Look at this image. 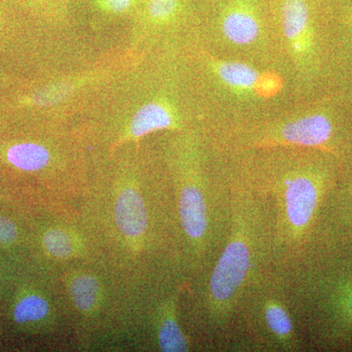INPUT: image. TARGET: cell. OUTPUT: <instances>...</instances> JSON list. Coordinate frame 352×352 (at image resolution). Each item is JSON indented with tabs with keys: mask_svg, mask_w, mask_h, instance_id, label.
Here are the masks:
<instances>
[{
	"mask_svg": "<svg viewBox=\"0 0 352 352\" xmlns=\"http://www.w3.org/2000/svg\"><path fill=\"white\" fill-rule=\"evenodd\" d=\"M102 160L105 164L94 175L88 170L87 189L78 206V219L99 263L122 286L187 277L175 203L161 160L155 168L142 144L124 146Z\"/></svg>",
	"mask_w": 352,
	"mask_h": 352,
	"instance_id": "1",
	"label": "cell"
},
{
	"mask_svg": "<svg viewBox=\"0 0 352 352\" xmlns=\"http://www.w3.org/2000/svg\"><path fill=\"white\" fill-rule=\"evenodd\" d=\"M317 150L267 148L241 151L231 170L267 203L275 267L293 263L314 239L322 210L338 182Z\"/></svg>",
	"mask_w": 352,
	"mask_h": 352,
	"instance_id": "2",
	"label": "cell"
},
{
	"mask_svg": "<svg viewBox=\"0 0 352 352\" xmlns=\"http://www.w3.org/2000/svg\"><path fill=\"white\" fill-rule=\"evenodd\" d=\"M230 227L223 247L200 277L188 283L192 319L201 332L226 333L245 289L274 266L273 227L267 203L229 170Z\"/></svg>",
	"mask_w": 352,
	"mask_h": 352,
	"instance_id": "3",
	"label": "cell"
},
{
	"mask_svg": "<svg viewBox=\"0 0 352 352\" xmlns=\"http://www.w3.org/2000/svg\"><path fill=\"white\" fill-rule=\"evenodd\" d=\"M207 145L196 131L173 132L160 160L168 175L183 265L189 282L208 270L226 242L231 219L229 173L210 175Z\"/></svg>",
	"mask_w": 352,
	"mask_h": 352,
	"instance_id": "4",
	"label": "cell"
},
{
	"mask_svg": "<svg viewBox=\"0 0 352 352\" xmlns=\"http://www.w3.org/2000/svg\"><path fill=\"white\" fill-rule=\"evenodd\" d=\"M280 270L300 335L321 349L351 342L352 239L315 241Z\"/></svg>",
	"mask_w": 352,
	"mask_h": 352,
	"instance_id": "5",
	"label": "cell"
},
{
	"mask_svg": "<svg viewBox=\"0 0 352 352\" xmlns=\"http://www.w3.org/2000/svg\"><path fill=\"white\" fill-rule=\"evenodd\" d=\"M189 280L175 275L138 286H120L94 342L133 351L189 352L194 340L182 323Z\"/></svg>",
	"mask_w": 352,
	"mask_h": 352,
	"instance_id": "6",
	"label": "cell"
},
{
	"mask_svg": "<svg viewBox=\"0 0 352 352\" xmlns=\"http://www.w3.org/2000/svg\"><path fill=\"white\" fill-rule=\"evenodd\" d=\"M235 321H239L250 347L256 351L298 352L302 349L286 282L275 266L263 271L245 289Z\"/></svg>",
	"mask_w": 352,
	"mask_h": 352,
	"instance_id": "7",
	"label": "cell"
},
{
	"mask_svg": "<svg viewBox=\"0 0 352 352\" xmlns=\"http://www.w3.org/2000/svg\"><path fill=\"white\" fill-rule=\"evenodd\" d=\"M55 276L69 330L90 346L112 307L118 282L97 263L74 264Z\"/></svg>",
	"mask_w": 352,
	"mask_h": 352,
	"instance_id": "8",
	"label": "cell"
},
{
	"mask_svg": "<svg viewBox=\"0 0 352 352\" xmlns=\"http://www.w3.org/2000/svg\"><path fill=\"white\" fill-rule=\"evenodd\" d=\"M34 245L39 266L56 274L78 263H99L94 245L76 212L39 210Z\"/></svg>",
	"mask_w": 352,
	"mask_h": 352,
	"instance_id": "9",
	"label": "cell"
},
{
	"mask_svg": "<svg viewBox=\"0 0 352 352\" xmlns=\"http://www.w3.org/2000/svg\"><path fill=\"white\" fill-rule=\"evenodd\" d=\"M18 327L43 335H56L68 328L54 273L44 270L38 283L20 292L12 307Z\"/></svg>",
	"mask_w": 352,
	"mask_h": 352,
	"instance_id": "10",
	"label": "cell"
},
{
	"mask_svg": "<svg viewBox=\"0 0 352 352\" xmlns=\"http://www.w3.org/2000/svg\"><path fill=\"white\" fill-rule=\"evenodd\" d=\"M282 30L292 55L303 62L311 54L314 29L307 0H283Z\"/></svg>",
	"mask_w": 352,
	"mask_h": 352,
	"instance_id": "11",
	"label": "cell"
},
{
	"mask_svg": "<svg viewBox=\"0 0 352 352\" xmlns=\"http://www.w3.org/2000/svg\"><path fill=\"white\" fill-rule=\"evenodd\" d=\"M222 34L237 46H249L258 41L261 23L258 13L250 0H236L222 15Z\"/></svg>",
	"mask_w": 352,
	"mask_h": 352,
	"instance_id": "12",
	"label": "cell"
},
{
	"mask_svg": "<svg viewBox=\"0 0 352 352\" xmlns=\"http://www.w3.org/2000/svg\"><path fill=\"white\" fill-rule=\"evenodd\" d=\"M214 72L220 82L235 92L251 94L258 85L263 91L274 90V80L263 78L256 69L242 62H217Z\"/></svg>",
	"mask_w": 352,
	"mask_h": 352,
	"instance_id": "13",
	"label": "cell"
},
{
	"mask_svg": "<svg viewBox=\"0 0 352 352\" xmlns=\"http://www.w3.org/2000/svg\"><path fill=\"white\" fill-rule=\"evenodd\" d=\"M146 18L155 25H166L177 17L180 0H144Z\"/></svg>",
	"mask_w": 352,
	"mask_h": 352,
	"instance_id": "14",
	"label": "cell"
},
{
	"mask_svg": "<svg viewBox=\"0 0 352 352\" xmlns=\"http://www.w3.org/2000/svg\"><path fill=\"white\" fill-rule=\"evenodd\" d=\"M78 83L74 82H58L39 89L32 95V103L38 106H50L63 102L73 94Z\"/></svg>",
	"mask_w": 352,
	"mask_h": 352,
	"instance_id": "15",
	"label": "cell"
},
{
	"mask_svg": "<svg viewBox=\"0 0 352 352\" xmlns=\"http://www.w3.org/2000/svg\"><path fill=\"white\" fill-rule=\"evenodd\" d=\"M144 0H92L94 6L109 15H124L138 8Z\"/></svg>",
	"mask_w": 352,
	"mask_h": 352,
	"instance_id": "16",
	"label": "cell"
},
{
	"mask_svg": "<svg viewBox=\"0 0 352 352\" xmlns=\"http://www.w3.org/2000/svg\"><path fill=\"white\" fill-rule=\"evenodd\" d=\"M20 239L21 230L17 222L7 215L0 214V248H14Z\"/></svg>",
	"mask_w": 352,
	"mask_h": 352,
	"instance_id": "17",
	"label": "cell"
},
{
	"mask_svg": "<svg viewBox=\"0 0 352 352\" xmlns=\"http://www.w3.org/2000/svg\"><path fill=\"white\" fill-rule=\"evenodd\" d=\"M349 21H351V24L352 25V8L351 9V10H349Z\"/></svg>",
	"mask_w": 352,
	"mask_h": 352,
	"instance_id": "18",
	"label": "cell"
}]
</instances>
